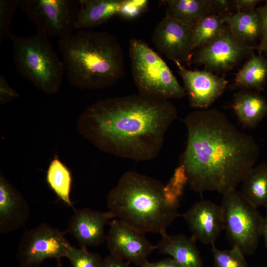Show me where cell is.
<instances>
[{
	"instance_id": "6",
	"label": "cell",
	"mask_w": 267,
	"mask_h": 267,
	"mask_svg": "<svg viewBox=\"0 0 267 267\" xmlns=\"http://www.w3.org/2000/svg\"><path fill=\"white\" fill-rule=\"evenodd\" d=\"M133 78L141 95L169 100L186 94L163 59L141 40L129 43Z\"/></svg>"
},
{
	"instance_id": "30",
	"label": "cell",
	"mask_w": 267,
	"mask_h": 267,
	"mask_svg": "<svg viewBox=\"0 0 267 267\" xmlns=\"http://www.w3.org/2000/svg\"><path fill=\"white\" fill-rule=\"evenodd\" d=\"M19 96V93L12 88L6 78L0 74V105L9 103Z\"/></svg>"
},
{
	"instance_id": "24",
	"label": "cell",
	"mask_w": 267,
	"mask_h": 267,
	"mask_svg": "<svg viewBox=\"0 0 267 267\" xmlns=\"http://www.w3.org/2000/svg\"><path fill=\"white\" fill-rule=\"evenodd\" d=\"M267 79V59L253 52L237 73L235 83L245 89L263 90Z\"/></svg>"
},
{
	"instance_id": "8",
	"label": "cell",
	"mask_w": 267,
	"mask_h": 267,
	"mask_svg": "<svg viewBox=\"0 0 267 267\" xmlns=\"http://www.w3.org/2000/svg\"><path fill=\"white\" fill-rule=\"evenodd\" d=\"M29 21L47 36L66 39L76 30L80 0H17Z\"/></svg>"
},
{
	"instance_id": "21",
	"label": "cell",
	"mask_w": 267,
	"mask_h": 267,
	"mask_svg": "<svg viewBox=\"0 0 267 267\" xmlns=\"http://www.w3.org/2000/svg\"><path fill=\"white\" fill-rule=\"evenodd\" d=\"M222 21L228 25L231 33L243 42H251L261 37L262 19L257 8L222 16Z\"/></svg>"
},
{
	"instance_id": "5",
	"label": "cell",
	"mask_w": 267,
	"mask_h": 267,
	"mask_svg": "<svg viewBox=\"0 0 267 267\" xmlns=\"http://www.w3.org/2000/svg\"><path fill=\"white\" fill-rule=\"evenodd\" d=\"M47 37L39 31L28 37L11 32L7 36L12 44V58L18 73L37 89L54 94L61 87L65 68Z\"/></svg>"
},
{
	"instance_id": "26",
	"label": "cell",
	"mask_w": 267,
	"mask_h": 267,
	"mask_svg": "<svg viewBox=\"0 0 267 267\" xmlns=\"http://www.w3.org/2000/svg\"><path fill=\"white\" fill-rule=\"evenodd\" d=\"M211 252L215 267H248L245 254L237 246L221 250L214 244L212 245Z\"/></svg>"
},
{
	"instance_id": "9",
	"label": "cell",
	"mask_w": 267,
	"mask_h": 267,
	"mask_svg": "<svg viewBox=\"0 0 267 267\" xmlns=\"http://www.w3.org/2000/svg\"><path fill=\"white\" fill-rule=\"evenodd\" d=\"M65 233L44 222L26 230L17 248L20 267H38L46 259L65 257L71 245Z\"/></svg>"
},
{
	"instance_id": "18",
	"label": "cell",
	"mask_w": 267,
	"mask_h": 267,
	"mask_svg": "<svg viewBox=\"0 0 267 267\" xmlns=\"http://www.w3.org/2000/svg\"><path fill=\"white\" fill-rule=\"evenodd\" d=\"M166 15L188 27L193 28L204 17L217 13L214 0H163Z\"/></svg>"
},
{
	"instance_id": "37",
	"label": "cell",
	"mask_w": 267,
	"mask_h": 267,
	"mask_svg": "<svg viewBox=\"0 0 267 267\" xmlns=\"http://www.w3.org/2000/svg\"><path fill=\"white\" fill-rule=\"evenodd\" d=\"M57 267H63L61 260L57 261Z\"/></svg>"
},
{
	"instance_id": "20",
	"label": "cell",
	"mask_w": 267,
	"mask_h": 267,
	"mask_svg": "<svg viewBox=\"0 0 267 267\" xmlns=\"http://www.w3.org/2000/svg\"><path fill=\"white\" fill-rule=\"evenodd\" d=\"M122 0H80L76 30L97 27L118 15Z\"/></svg>"
},
{
	"instance_id": "19",
	"label": "cell",
	"mask_w": 267,
	"mask_h": 267,
	"mask_svg": "<svg viewBox=\"0 0 267 267\" xmlns=\"http://www.w3.org/2000/svg\"><path fill=\"white\" fill-rule=\"evenodd\" d=\"M232 108L240 123L254 128L267 116V101L257 92L243 89L234 95Z\"/></svg>"
},
{
	"instance_id": "7",
	"label": "cell",
	"mask_w": 267,
	"mask_h": 267,
	"mask_svg": "<svg viewBox=\"0 0 267 267\" xmlns=\"http://www.w3.org/2000/svg\"><path fill=\"white\" fill-rule=\"evenodd\" d=\"M224 229L232 246L245 255L256 251L261 235L263 216L258 208L250 204L236 189L223 195L221 204Z\"/></svg>"
},
{
	"instance_id": "17",
	"label": "cell",
	"mask_w": 267,
	"mask_h": 267,
	"mask_svg": "<svg viewBox=\"0 0 267 267\" xmlns=\"http://www.w3.org/2000/svg\"><path fill=\"white\" fill-rule=\"evenodd\" d=\"M155 245L162 254L170 256L182 267H202V257L194 240L179 233L169 235L166 232Z\"/></svg>"
},
{
	"instance_id": "23",
	"label": "cell",
	"mask_w": 267,
	"mask_h": 267,
	"mask_svg": "<svg viewBox=\"0 0 267 267\" xmlns=\"http://www.w3.org/2000/svg\"><path fill=\"white\" fill-rule=\"evenodd\" d=\"M241 193L254 206L267 208V165L253 167L242 181Z\"/></svg>"
},
{
	"instance_id": "13",
	"label": "cell",
	"mask_w": 267,
	"mask_h": 267,
	"mask_svg": "<svg viewBox=\"0 0 267 267\" xmlns=\"http://www.w3.org/2000/svg\"><path fill=\"white\" fill-rule=\"evenodd\" d=\"M175 63L192 107L207 109L225 90L228 81L224 77L207 70H188L179 63Z\"/></svg>"
},
{
	"instance_id": "34",
	"label": "cell",
	"mask_w": 267,
	"mask_h": 267,
	"mask_svg": "<svg viewBox=\"0 0 267 267\" xmlns=\"http://www.w3.org/2000/svg\"><path fill=\"white\" fill-rule=\"evenodd\" d=\"M140 267H182L172 258H166L155 262L148 261Z\"/></svg>"
},
{
	"instance_id": "2",
	"label": "cell",
	"mask_w": 267,
	"mask_h": 267,
	"mask_svg": "<svg viewBox=\"0 0 267 267\" xmlns=\"http://www.w3.org/2000/svg\"><path fill=\"white\" fill-rule=\"evenodd\" d=\"M183 122L187 138L180 164L191 189L222 195L236 189L259 157L253 137L239 131L215 108L193 111Z\"/></svg>"
},
{
	"instance_id": "15",
	"label": "cell",
	"mask_w": 267,
	"mask_h": 267,
	"mask_svg": "<svg viewBox=\"0 0 267 267\" xmlns=\"http://www.w3.org/2000/svg\"><path fill=\"white\" fill-rule=\"evenodd\" d=\"M113 218L106 212L85 208L75 210L66 232L72 236L80 247L99 246L106 240L104 227Z\"/></svg>"
},
{
	"instance_id": "32",
	"label": "cell",
	"mask_w": 267,
	"mask_h": 267,
	"mask_svg": "<svg viewBox=\"0 0 267 267\" xmlns=\"http://www.w3.org/2000/svg\"><path fill=\"white\" fill-rule=\"evenodd\" d=\"M260 12L262 19V31L261 41L258 45L263 44L267 41V0L261 6L257 8Z\"/></svg>"
},
{
	"instance_id": "29",
	"label": "cell",
	"mask_w": 267,
	"mask_h": 267,
	"mask_svg": "<svg viewBox=\"0 0 267 267\" xmlns=\"http://www.w3.org/2000/svg\"><path fill=\"white\" fill-rule=\"evenodd\" d=\"M147 0H122L118 15L126 19H134L147 9Z\"/></svg>"
},
{
	"instance_id": "28",
	"label": "cell",
	"mask_w": 267,
	"mask_h": 267,
	"mask_svg": "<svg viewBox=\"0 0 267 267\" xmlns=\"http://www.w3.org/2000/svg\"><path fill=\"white\" fill-rule=\"evenodd\" d=\"M17 7V0H0V43L10 32V27Z\"/></svg>"
},
{
	"instance_id": "35",
	"label": "cell",
	"mask_w": 267,
	"mask_h": 267,
	"mask_svg": "<svg viewBox=\"0 0 267 267\" xmlns=\"http://www.w3.org/2000/svg\"><path fill=\"white\" fill-rule=\"evenodd\" d=\"M266 213L265 216H263L261 227V235L263 237L265 245L267 249V208H266Z\"/></svg>"
},
{
	"instance_id": "11",
	"label": "cell",
	"mask_w": 267,
	"mask_h": 267,
	"mask_svg": "<svg viewBox=\"0 0 267 267\" xmlns=\"http://www.w3.org/2000/svg\"><path fill=\"white\" fill-rule=\"evenodd\" d=\"M108 224L106 241L110 255L140 267L148 262L156 246L148 240L145 233L118 219Z\"/></svg>"
},
{
	"instance_id": "1",
	"label": "cell",
	"mask_w": 267,
	"mask_h": 267,
	"mask_svg": "<svg viewBox=\"0 0 267 267\" xmlns=\"http://www.w3.org/2000/svg\"><path fill=\"white\" fill-rule=\"evenodd\" d=\"M177 118L169 100L138 93L106 98L88 106L78 119L77 130L104 152L147 161L158 155Z\"/></svg>"
},
{
	"instance_id": "10",
	"label": "cell",
	"mask_w": 267,
	"mask_h": 267,
	"mask_svg": "<svg viewBox=\"0 0 267 267\" xmlns=\"http://www.w3.org/2000/svg\"><path fill=\"white\" fill-rule=\"evenodd\" d=\"M255 49V46L238 39L228 27L218 38L195 49L191 63L202 64L212 72H225Z\"/></svg>"
},
{
	"instance_id": "33",
	"label": "cell",
	"mask_w": 267,
	"mask_h": 267,
	"mask_svg": "<svg viewBox=\"0 0 267 267\" xmlns=\"http://www.w3.org/2000/svg\"><path fill=\"white\" fill-rule=\"evenodd\" d=\"M129 264L123 260L110 255L103 260L102 267H131Z\"/></svg>"
},
{
	"instance_id": "14",
	"label": "cell",
	"mask_w": 267,
	"mask_h": 267,
	"mask_svg": "<svg viewBox=\"0 0 267 267\" xmlns=\"http://www.w3.org/2000/svg\"><path fill=\"white\" fill-rule=\"evenodd\" d=\"M180 216L187 223L191 237L204 245L214 244L224 229L221 205L209 200L195 202Z\"/></svg>"
},
{
	"instance_id": "27",
	"label": "cell",
	"mask_w": 267,
	"mask_h": 267,
	"mask_svg": "<svg viewBox=\"0 0 267 267\" xmlns=\"http://www.w3.org/2000/svg\"><path fill=\"white\" fill-rule=\"evenodd\" d=\"M72 267H102V261L97 253L89 252L86 247L77 248L70 245L66 257Z\"/></svg>"
},
{
	"instance_id": "4",
	"label": "cell",
	"mask_w": 267,
	"mask_h": 267,
	"mask_svg": "<svg viewBox=\"0 0 267 267\" xmlns=\"http://www.w3.org/2000/svg\"><path fill=\"white\" fill-rule=\"evenodd\" d=\"M59 46L69 82L80 89L110 87L124 72L122 47L112 35L80 30L59 40Z\"/></svg>"
},
{
	"instance_id": "12",
	"label": "cell",
	"mask_w": 267,
	"mask_h": 267,
	"mask_svg": "<svg viewBox=\"0 0 267 267\" xmlns=\"http://www.w3.org/2000/svg\"><path fill=\"white\" fill-rule=\"evenodd\" d=\"M152 39L156 48L167 58L181 64L191 63L192 28L165 16L156 26Z\"/></svg>"
},
{
	"instance_id": "22",
	"label": "cell",
	"mask_w": 267,
	"mask_h": 267,
	"mask_svg": "<svg viewBox=\"0 0 267 267\" xmlns=\"http://www.w3.org/2000/svg\"><path fill=\"white\" fill-rule=\"evenodd\" d=\"M45 179L49 187L66 205L75 210L70 198L72 174L67 167L55 155L49 163L46 172Z\"/></svg>"
},
{
	"instance_id": "3",
	"label": "cell",
	"mask_w": 267,
	"mask_h": 267,
	"mask_svg": "<svg viewBox=\"0 0 267 267\" xmlns=\"http://www.w3.org/2000/svg\"><path fill=\"white\" fill-rule=\"evenodd\" d=\"M107 204L113 218L144 233L162 234L180 215L166 184L134 171L121 177L109 192Z\"/></svg>"
},
{
	"instance_id": "31",
	"label": "cell",
	"mask_w": 267,
	"mask_h": 267,
	"mask_svg": "<svg viewBox=\"0 0 267 267\" xmlns=\"http://www.w3.org/2000/svg\"><path fill=\"white\" fill-rule=\"evenodd\" d=\"M261 1L259 0H235L233 2L237 11L246 12L256 8V5Z\"/></svg>"
},
{
	"instance_id": "36",
	"label": "cell",
	"mask_w": 267,
	"mask_h": 267,
	"mask_svg": "<svg viewBox=\"0 0 267 267\" xmlns=\"http://www.w3.org/2000/svg\"><path fill=\"white\" fill-rule=\"evenodd\" d=\"M255 49L259 51V54H261L262 52L267 54V41L263 44L255 46Z\"/></svg>"
},
{
	"instance_id": "25",
	"label": "cell",
	"mask_w": 267,
	"mask_h": 267,
	"mask_svg": "<svg viewBox=\"0 0 267 267\" xmlns=\"http://www.w3.org/2000/svg\"><path fill=\"white\" fill-rule=\"evenodd\" d=\"M226 29L222 15L211 13L204 17L192 28L194 50L217 39Z\"/></svg>"
},
{
	"instance_id": "16",
	"label": "cell",
	"mask_w": 267,
	"mask_h": 267,
	"mask_svg": "<svg viewBox=\"0 0 267 267\" xmlns=\"http://www.w3.org/2000/svg\"><path fill=\"white\" fill-rule=\"evenodd\" d=\"M30 209L21 192L0 173V233L15 231L28 221Z\"/></svg>"
}]
</instances>
